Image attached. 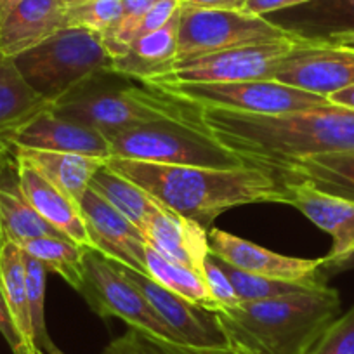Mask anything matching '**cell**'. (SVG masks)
<instances>
[{"mask_svg":"<svg viewBox=\"0 0 354 354\" xmlns=\"http://www.w3.org/2000/svg\"><path fill=\"white\" fill-rule=\"evenodd\" d=\"M202 120L245 165L278 177L308 156L354 149V111L330 103L278 115L202 108Z\"/></svg>","mask_w":354,"mask_h":354,"instance_id":"1","label":"cell"},{"mask_svg":"<svg viewBox=\"0 0 354 354\" xmlns=\"http://www.w3.org/2000/svg\"><path fill=\"white\" fill-rule=\"evenodd\" d=\"M106 165L145 189L160 207L195 221L205 230L217 216L234 207L252 203L288 205L287 183L261 167L209 169L115 156Z\"/></svg>","mask_w":354,"mask_h":354,"instance_id":"2","label":"cell"},{"mask_svg":"<svg viewBox=\"0 0 354 354\" xmlns=\"http://www.w3.org/2000/svg\"><path fill=\"white\" fill-rule=\"evenodd\" d=\"M50 108L61 117L97 129L108 139L127 129L155 122H177L205 129L200 104L170 93L162 85L113 70L94 73Z\"/></svg>","mask_w":354,"mask_h":354,"instance_id":"3","label":"cell"},{"mask_svg":"<svg viewBox=\"0 0 354 354\" xmlns=\"http://www.w3.org/2000/svg\"><path fill=\"white\" fill-rule=\"evenodd\" d=\"M340 297L328 285L283 297L217 309L233 346L250 354H309L339 316Z\"/></svg>","mask_w":354,"mask_h":354,"instance_id":"4","label":"cell"},{"mask_svg":"<svg viewBox=\"0 0 354 354\" xmlns=\"http://www.w3.org/2000/svg\"><path fill=\"white\" fill-rule=\"evenodd\" d=\"M12 61L26 84L54 104L94 73L111 70L113 57L100 33L68 26Z\"/></svg>","mask_w":354,"mask_h":354,"instance_id":"5","label":"cell"},{"mask_svg":"<svg viewBox=\"0 0 354 354\" xmlns=\"http://www.w3.org/2000/svg\"><path fill=\"white\" fill-rule=\"evenodd\" d=\"M110 141L115 158L209 169L245 167L243 160L216 141L207 129L177 122L139 125L118 132Z\"/></svg>","mask_w":354,"mask_h":354,"instance_id":"6","label":"cell"},{"mask_svg":"<svg viewBox=\"0 0 354 354\" xmlns=\"http://www.w3.org/2000/svg\"><path fill=\"white\" fill-rule=\"evenodd\" d=\"M301 37L231 47L217 53L177 59L172 71L151 84H230V82L273 80L280 61L294 49Z\"/></svg>","mask_w":354,"mask_h":354,"instance_id":"7","label":"cell"},{"mask_svg":"<svg viewBox=\"0 0 354 354\" xmlns=\"http://www.w3.org/2000/svg\"><path fill=\"white\" fill-rule=\"evenodd\" d=\"M77 292L101 318H120L131 328L179 342L145 295L122 277L117 262L94 248L84 250V273Z\"/></svg>","mask_w":354,"mask_h":354,"instance_id":"8","label":"cell"},{"mask_svg":"<svg viewBox=\"0 0 354 354\" xmlns=\"http://www.w3.org/2000/svg\"><path fill=\"white\" fill-rule=\"evenodd\" d=\"M294 37L264 16L245 11L183 8L177 32V59L231 47Z\"/></svg>","mask_w":354,"mask_h":354,"instance_id":"9","label":"cell"},{"mask_svg":"<svg viewBox=\"0 0 354 354\" xmlns=\"http://www.w3.org/2000/svg\"><path fill=\"white\" fill-rule=\"evenodd\" d=\"M163 88L202 108L243 111L257 115H278L288 111L309 110L328 104L318 94L280 84L277 80L230 82V84H170Z\"/></svg>","mask_w":354,"mask_h":354,"instance_id":"10","label":"cell"},{"mask_svg":"<svg viewBox=\"0 0 354 354\" xmlns=\"http://www.w3.org/2000/svg\"><path fill=\"white\" fill-rule=\"evenodd\" d=\"M117 266L122 277L145 295L149 306L172 330L179 342L195 347L231 346L227 333L224 332L223 325H221L217 311L189 302L188 299L174 294L169 288L162 287L155 280H151L148 274L125 268L118 262Z\"/></svg>","mask_w":354,"mask_h":354,"instance_id":"11","label":"cell"},{"mask_svg":"<svg viewBox=\"0 0 354 354\" xmlns=\"http://www.w3.org/2000/svg\"><path fill=\"white\" fill-rule=\"evenodd\" d=\"M273 80L328 97L354 84V53L301 39L280 61Z\"/></svg>","mask_w":354,"mask_h":354,"instance_id":"12","label":"cell"},{"mask_svg":"<svg viewBox=\"0 0 354 354\" xmlns=\"http://www.w3.org/2000/svg\"><path fill=\"white\" fill-rule=\"evenodd\" d=\"M4 146L16 149L77 153L101 160L111 158V141L103 132L73 118L61 117L50 106L9 132L4 139Z\"/></svg>","mask_w":354,"mask_h":354,"instance_id":"13","label":"cell"},{"mask_svg":"<svg viewBox=\"0 0 354 354\" xmlns=\"http://www.w3.org/2000/svg\"><path fill=\"white\" fill-rule=\"evenodd\" d=\"M209 245L210 254L245 273L294 283L326 285L319 271L323 257L304 259L278 254L217 227L209 230Z\"/></svg>","mask_w":354,"mask_h":354,"instance_id":"14","label":"cell"},{"mask_svg":"<svg viewBox=\"0 0 354 354\" xmlns=\"http://www.w3.org/2000/svg\"><path fill=\"white\" fill-rule=\"evenodd\" d=\"M78 205L94 250L101 252L104 257L118 262L120 266L148 274V238L139 227H136L127 217L122 216L115 207H111L91 188L84 193Z\"/></svg>","mask_w":354,"mask_h":354,"instance_id":"15","label":"cell"},{"mask_svg":"<svg viewBox=\"0 0 354 354\" xmlns=\"http://www.w3.org/2000/svg\"><path fill=\"white\" fill-rule=\"evenodd\" d=\"M287 183V181H285ZM288 205L332 236L325 261H333L354 250V202L319 192L306 183H287Z\"/></svg>","mask_w":354,"mask_h":354,"instance_id":"16","label":"cell"},{"mask_svg":"<svg viewBox=\"0 0 354 354\" xmlns=\"http://www.w3.org/2000/svg\"><path fill=\"white\" fill-rule=\"evenodd\" d=\"M15 160L23 193L32 203L33 209L42 216V219L56 227L68 240L75 241L80 247L93 248L80 205L73 198L64 195L56 186L50 185L46 177L39 170L33 169L28 162L18 158V156H15Z\"/></svg>","mask_w":354,"mask_h":354,"instance_id":"17","label":"cell"},{"mask_svg":"<svg viewBox=\"0 0 354 354\" xmlns=\"http://www.w3.org/2000/svg\"><path fill=\"white\" fill-rule=\"evenodd\" d=\"M66 28L61 0H21L0 23V54L15 57Z\"/></svg>","mask_w":354,"mask_h":354,"instance_id":"18","label":"cell"},{"mask_svg":"<svg viewBox=\"0 0 354 354\" xmlns=\"http://www.w3.org/2000/svg\"><path fill=\"white\" fill-rule=\"evenodd\" d=\"M148 243L167 259L203 273V262L210 254L209 230L195 221L160 207L146 231Z\"/></svg>","mask_w":354,"mask_h":354,"instance_id":"19","label":"cell"},{"mask_svg":"<svg viewBox=\"0 0 354 354\" xmlns=\"http://www.w3.org/2000/svg\"><path fill=\"white\" fill-rule=\"evenodd\" d=\"M179 15L181 8L162 28L136 39L124 54L113 57L111 70L145 82H153L172 71L177 61Z\"/></svg>","mask_w":354,"mask_h":354,"instance_id":"20","label":"cell"},{"mask_svg":"<svg viewBox=\"0 0 354 354\" xmlns=\"http://www.w3.org/2000/svg\"><path fill=\"white\" fill-rule=\"evenodd\" d=\"M0 209L4 224L6 240L21 245L23 241L44 236L64 238L56 227L42 219L23 193L16 170V160L12 153L6 151L0 170Z\"/></svg>","mask_w":354,"mask_h":354,"instance_id":"21","label":"cell"},{"mask_svg":"<svg viewBox=\"0 0 354 354\" xmlns=\"http://www.w3.org/2000/svg\"><path fill=\"white\" fill-rule=\"evenodd\" d=\"M268 19L295 37L323 40L335 33L354 32V0H309Z\"/></svg>","mask_w":354,"mask_h":354,"instance_id":"22","label":"cell"},{"mask_svg":"<svg viewBox=\"0 0 354 354\" xmlns=\"http://www.w3.org/2000/svg\"><path fill=\"white\" fill-rule=\"evenodd\" d=\"M18 158L28 162L33 169L39 170L50 185L80 203L84 193L88 189L94 174L108 160L93 158V156L77 155V153L39 151V149H16L8 148Z\"/></svg>","mask_w":354,"mask_h":354,"instance_id":"23","label":"cell"},{"mask_svg":"<svg viewBox=\"0 0 354 354\" xmlns=\"http://www.w3.org/2000/svg\"><path fill=\"white\" fill-rule=\"evenodd\" d=\"M280 177L287 183H306L319 192L354 202V149L308 156Z\"/></svg>","mask_w":354,"mask_h":354,"instance_id":"24","label":"cell"},{"mask_svg":"<svg viewBox=\"0 0 354 354\" xmlns=\"http://www.w3.org/2000/svg\"><path fill=\"white\" fill-rule=\"evenodd\" d=\"M49 106L26 84L12 57L0 54V149H6L4 139L9 132Z\"/></svg>","mask_w":354,"mask_h":354,"instance_id":"25","label":"cell"},{"mask_svg":"<svg viewBox=\"0 0 354 354\" xmlns=\"http://www.w3.org/2000/svg\"><path fill=\"white\" fill-rule=\"evenodd\" d=\"M88 188L96 192L101 198L106 200L122 216L127 217L146 236L149 223L160 210V205L145 189L129 181L127 177L115 172L106 163L94 174Z\"/></svg>","mask_w":354,"mask_h":354,"instance_id":"26","label":"cell"},{"mask_svg":"<svg viewBox=\"0 0 354 354\" xmlns=\"http://www.w3.org/2000/svg\"><path fill=\"white\" fill-rule=\"evenodd\" d=\"M146 271H148V277L151 280H155L162 287L169 288L174 294L188 299L189 302L205 306L212 311L219 309L217 302L210 295L202 274L179 264V262L170 261L165 255L156 252L149 243L146 247Z\"/></svg>","mask_w":354,"mask_h":354,"instance_id":"27","label":"cell"},{"mask_svg":"<svg viewBox=\"0 0 354 354\" xmlns=\"http://www.w3.org/2000/svg\"><path fill=\"white\" fill-rule=\"evenodd\" d=\"M0 283H2V290H4L6 301L11 309L16 326L21 332L25 342L35 349L28 309V295H26L25 261H23L21 247L15 241L6 240L2 254H0Z\"/></svg>","mask_w":354,"mask_h":354,"instance_id":"28","label":"cell"},{"mask_svg":"<svg viewBox=\"0 0 354 354\" xmlns=\"http://www.w3.org/2000/svg\"><path fill=\"white\" fill-rule=\"evenodd\" d=\"M19 247L23 252L35 257L44 264V268L57 277L63 278L71 288L78 290L82 283V273H84V250L75 241L61 236H44L33 238V240L23 241Z\"/></svg>","mask_w":354,"mask_h":354,"instance_id":"29","label":"cell"},{"mask_svg":"<svg viewBox=\"0 0 354 354\" xmlns=\"http://www.w3.org/2000/svg\"><path fill=\"white\" fill-rule=\"evenodd\" d=\"M103 354H250L236 346L227 347H195L188 344L172 342L151 335L138 328H129L118 339L111 340Z\"/></svg>","mask_w":354,"mask_h":354,"instance_id":"30","label":"cell"},{"mask_svg":"<svg viewBox=\"0 0 354 354\" xmlns=\"http://www.w3.org/2000/svg\"><path fill=\"white\" fill-rule=\"evenodd\" d=\"M217 264L223 268L226 273L227 280L233 285L234 292H236L240 302H259V301H268V299H277L283 297V295L299 294V292L313 290V288L325 287V285H304V283H294V281H283V280H274V278L268 277H257V274L245 273V271L236 270L231 264H227L223 259L216 257Z\"/></svg>","mask_w":354,"mask_h":354,"instance_id":"31","label":"cell"},{"mask_svg":"<svg viewBox=\"0 0 354 354\" xmlns=\"http://www.w3.org/2000/svg\"><path fill=\"white\" fill-rule=\"evenodd\" d=\"M23 250V248H21ZM23 261H25L26 273V295H28V309L30 319H32L33 330V346L35 351L40 353L53 354L57 353L56 344L47 333L46 325V281L47 270L40 261L23 252Z\"/></svg>","mask_w":354,"mask_h":354,"instance_id":"32","label":"cell"},{"mask_svg":"<svg viewBox=\"0 0 354 354\" xmlns=\"http://www.w3.org/2000/svg\"><path fill=\"white\" fill-rule=\"evenodd\" d=\"M122 9V0H85L73 8H66V28L75 26L103 35L117 25Z\"/></svg>","mask_w":354,"mask_h":354,"instance_id":"33","label":"cell"},{"mask_svg":"<svg viewBox=\"0 0 354 354\" xmlns=\"http://www.w3.org/2000/svg\"><path fill=\"white\" fill-rule=\"evenodd\" d=\"M122 2H124V9H122L120 19L110 32L101 35L104 47L111 54V57L124 54L129 46L134 42L136 32H138L142 18L156 0H122Z\"/></svg>","mask_w":354,"mask_h":354,"instance_id":"34","label":"cell"},{"mask_svg":"<svg viewBox=\"0 0 354 354\" xmlns=\"http://www.w3.org/2000/svg\"><path fill=\"white\" fill-rule=\"evenodd\" d=\"M309 354H354V306L330 323Z\"/></svg>","mask_w":354,"mask_h":354,"instance_id":"35","label":"cell"},{"mask_svg":"<svg viewBox=\"0 0 354 354\" xmlns=\"http://www.w3.org/2000/svg\"><path fill=\"white\" fill-rule=\"evenodd\" d=\"M203 280H205L207 288H209L210 295L214 297V301L217 302V306L221 308H234V306L241 304L240 299H238L236 292H234L233 285L227 280L226 273L223 271L219 264L216 262V259L212 257V254L207 255L205 262H203Z\"/></svg>","mask_w":354,"mask_h":354,"instance_id":"36","label":"cell"},{"mask_svg":"<svg viewBox=\"0 0 354 354\" xmlns=\"http://www.w3.org/2000/svg\"><path fill=\"white\" fill-rule=\"evenodd\" d=\"M0 333L8 340L9 347H11L15 354L35 353V349L25 342L21 332L16 326L15 318L11 315V309H9L8 301H6L4 290H2V283H0Z\"/></svg>","mask_w":354,"mask_h":354,"instance_id":"37","label":"cell"},{"mask_svg":"<svg viewBox=\"0 0 354 354\" xmlns=\"http://www.w3.org/2000/svg\"><path fill=\"white\" fill-rule=\"evenodd\" d=\"M299 4H301L299 0H245L241 11L248 12V15L264 16V18H268L270 15L295 8V6Z\"/></svg>","mask_w":354,"mask_h":354,"instance_id":"38","label":"cell"},{"mask_svg":"<svg viewBox=\"0 0 354 354\" xmlns=\"http://www.w3.org/2000/svg\"><path fill=\"white\" fill-rule=\"evenodd\" d=\"M183 8L195 9H224V11H241L245 0H179Z\"/></svg>","mask_w":354,"mask_h":354,"instance_id":"39","label":"cell"},{"mask_svg":"<svg viewBox=\"0 0 354 354\" xmlns=\"http://www.w3.org/2000/svg\"><path fill=\"white\" fill-rule=\"evenodd\" d=\"M351 270H354V250L349 252L347 255H344V257L333 259V261H325V259H323L322 268H319V271H322V274L325 277V280H328L330 277H335V274H340L344 273V271Z\"/></svg>","mask_w":354,"mask_h":354,"instance_id":"40","label":"cell"},{"mask_svg":"<svg viewBox=\"0 0 354 354\" xmlns=\"http://www.w3.org/2000/svg\"><path fill=\"white\" fill-rule=\"evenodd\" d=\"M315 42L326 44V46L337 47V49L349 50L354 53V32H346V33H335V35H330L323 40H315Z\"/></svg>","mask_w":354,"mask_h":354,"instance_id":"41","label":"cell"},{"mask_svg":"<svg viewBox=\"0 0 354 354\" xmlns=\"http://www.w3.org/2000/svg\"><path fill=\"white\" fill-rule=\"evenodd\" d=\"M326 100H328L330 104H335V106H342V108H347V110L354 111V84L349 85V87L342 88V91H339V93L330 94Z\"/></svg>","mask_w":354,"mask_h":354,"instance_id":"42","label":"cell"},{"mask_svg":"<svg viewBox=\"0 0 354 354\" xmlns=\"http://www.w3.org/2000/svg\"><path fill=\"white\" fill-rule=\"evenodd\" d=\"M21 0H0V23L4 21L6 16L19 4Z\"/></svg>","mask_w":354,"mask_h":354,"instance_id":"43","label":"cell"},{"mask_svg":"<svg viewBox=\"0 0 354 354\" xmlns=\"http://www.w3.org/2000/svg\"><path fill=\"white\" fill-rule=\"evenodd\" d=\"M6 151H8V148L0 149V170H2V160H4ZM4 245H6V233H4V224H2V209H0V254H2Z\"/></svg>","mask_w":354,"mask_h":354,"instance_id":"44","label":"cell"},{"mask_svg":"<svg viewBox=\"0 0 354 354\" xmlns=\"http://www.w3.org/2000/svg\"><path fill=\"white\" fill-rule=\"evenodd\" d=\"M66 8H73V6H78L82 4V2H85V0H61Z\"/></svg>","mask_w":354,"mask_h":354,"instance_id":"45","label":"cell"},{"mask_svg":"<svg viewBox=\"0 0 354 354\" xmlns=\"http://www.w3.org/2000/svg\"><path fill=\"white\" fill-rule=\"evenodd\" d=\"M35 354H46V353H40V351H35ZM53 354H64V353H61V351H57V353H53Z\"/></svg>","mask_w":354,"mask_h":354,"instance_id":"46","label":"cell"},{"mask_svg":"<svg viewBox=\"0 0 354 354\" xmlns=\"http://www.w3.org/2000/svg\"><path fill=\"white\" fill-rule=\"evenodd\" d=\"M299 2H301V4H304V2H309V0H299Z\"/></svg>","mask_w":354,"mask_h":354,"instance_id":"47","label":"cell"},{"mask_svg":"<svg viewBox=\"0 0 354 354\" xmlns=\"http://www.w3.org/2000/svg\"><path fill=\"white\" fill-rule=\"evenodd\" d=\"M23 354H35V353H23Z\"/></svg>","mask_w":354,"mask_h":354,"instance_id":"48","label":"cell"}]
</instances>
